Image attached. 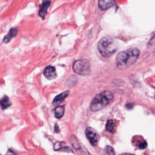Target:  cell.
<instances>
[{"mask_svg": "<svg viewBox=\"0 0 155 155\" xmlns=\"http://www.w3.org/2000/svg\"><path fill=\"white\" fill-rule=\"evenodd\" d=\"M54 148L56 151L62 150V151H69L71 150V149L68 147H67L66 145L63 142H57V143H56L55 145H54Z\"/></svg>", "mask_w": 155, "mask_h": 155, "instance_id": "obj_11", "label": "cell"}, {"mask_svg": "<svg viewBox=\"0 0 155 155\" xmlns=\"http://www.w3.org/2000/svg\"><path fill=\"white\" fill-rule=\"evenodd\" d=\"M147 46L149 47H152L155 46V35H153L147 43Z\"/></svg>", "mask_w": 155, "mask_h": 155, "instance_id": "obj_15", "label": "cell"}, {"mask_svg": "<svg viewBox=\"0 0 155 155\" xmlns=\"http://www.w3.org/2000/svg\"><path fill=\"white\" fill-rule=\"evenodd\" d=\"M11 105V102L9 100V98L7 96H3L1 100V106L2 109H5L9 107Z\"/></svg>", "mask_w": 155, "mask_h": 155, "instance_id": "obj_12", "label": "cell"}, {"mask_svg": "<svg viewBox=\"0 0 155 155\" xmlns=\"http://www.w3.org/2000/svg\"><path fill=\"white\" fill-rule=\"evenodd\" d=\"M105 153L108 154H114L113 148L110 146H107L105 148Z\"/></svg>", "mask_w": 155, "mask_h": 155, "instance_id": "obj_16", "label": "cell"}, {"mask_svg": "<svg viewBox=\"0 0 155 155\" xmlns=\"http://www.w3.org/2000/svg\"><path fill=\"white\" fill-rule=\"evenodd\" d=\"M113 99V93L110 91L105 90L94 97L90 104V110L92 111H99L110 103Z\"/></svg>", "mask_w": 155, "mask_h": 155, "instance_id": "obj_2", "label": "cell"}, {"mask_svg": "<svg viewBox=\"0 0 155 155\" xmlns=\"http://www.w3.org/2000/svg\"><path fill=\"white\" fill-rule=\"evenodd\" d=\"M154 98H155V95H154Z\"/></svg>", "mask_w": 155, "mask_h": 155, "instance_id": "obj_18", "label": "cell"}, {"mask_svg": "<svg viewBox=\"0 0 155 155\" xmlns=\"http://www.w3.org/2000/svg\"><path fill=\"white\" fill-rule=\"evenodd\" d=\"M68 94H69V91H65L61 93L60 94L56 96L53 101V104L54 105H58L60 104L61 103H62V102H63V101H64V99L68 96Z\"/></svg>", "mask_w": 155, "mask_h": 155, "instance_id": "obj_9", "label": "cell"}, {"mask_svg": "<svg viewBox=\"0 0 155 155\" xmlns=\"http://www.w3.org/2000/svg\"><path fill=\"white\" fill-rule=\"evenodd\" d=\"M115 0H99L98 7L102 10H105L110 8L114 3Z\"/></svg>", "mask_w": 155, "mask_h": 155, "instance_id": "obj_8", "label": "cell"}, {"mask_svg": "<svg viewBox=\"0 0 155 155\" xmlns=\"http://www.w3.org/2000/svg\"><path fill=\"white\" fill-rule=\"evenodd\" d=\"M140 50L137 48H131L120 51L117 55L116 63L120 70H124L132 65L138 59Z\"/></svg>", "mask_w": 155, "mask_h": 155, "instance_id": "obj_1", "label": "cell"}, {"mask_svg": "<svg viewBox=\"0 0 155 155\" xmlns=\"http://www.w3.org/2000/svg\"><path fill=\"white\" fill-rule=\"evenodd\" d=\"M73 70L78 74L87 76L91 71V65L90 62L85 59H78L74 62Z\"/></svg>", "mask_w": 155, "mask_h": 155, "instance_id": "obj_4", "label": "cell"}, {"mask_svg": "<svg viewBox=\"0 0 155 155\" xmlns=\"http://www.w3.org/2000/svg\"><path fill=\"white\" fill-rule=\"evenodd\" d=\"M17 33H18V29L16 28H12L9 30L7 35L4 37L3 42L5 43H8L12 40V39L13 37H15Z\"/></svg>", "mask_w": 155, "mask_h": 155, "instance_id": "obj_10", "label": "cell"}, {"mask_svg": "<svg viewBox=\"0 0 155 155\" xmlns=\"http://www.w3.org/2000/svg\"><path fill=\"white\" fill-rule=\"evenodd\" d=\"M85 135L92 145L96 146L97 144L100 137L99 134L93 128L90 127L87 128L85 130Z\"/></svg>", "mask_w": 155, "mask_h": 155, "instance_id": "obj_5", "label": "cell"}, {"mask_svg": "<svg viewBox=\"0 0 155 155\" xmlns=\"http://www.w3.org/2000/svg\"><path fill=\"white\" fill-rule=\"evenodd\" d=\"M44 76L48 79H55L57 76L56 69L53 66H47L44 70Z\"/></svg>", "mask_w": 155, "mask_h": 155, "instance_id": "obj_7", "label": "cell"}, {"mask_svg": "<svg viewBox=\"0 0 155 155\" xmlns=\"http://www.w3.org/2000/svg\"><path fill=\"white\" fill-rule=\"evenodd\" d=\"M106 130L110 133H114V123L113 120H108L106 123L105 126Z\"/></svg>", "mask_w": 155, "mask_h": 155, "instance_id": "obj_14", "label": "cell"}, {"mask_svg": "<svg viewBox=\"0 0 155 155\" xmlns=\"http://www.w3.org/2000/svg\"><path fill=\"white\" fill-rule=\"evenodd\" d=\"M51 4V1L50 0H43L41 4L39 6V10L38 12V15L41 18L44 19L48 7Z\"/></svg>", "mask_w": 155, "mask_h": 155, "instance_id": "obj_6", "label": "cell"}, {"mask_svg": "<svg viewBox=\"0 0 155 155\" xmlns=\"http://www.w3.org/2000/svg\"><path fill=\"white\" fill-rule=\"evenodd\" d=\"M97 48L102 56L108 58L117 50V45L116 41L113 38L109 36H105L102 38L99 41Z\"/></svg>", "mask_w": 155, "mask_h": 155, "instance_id": "obj_3", "label": "cell"}, {"mask_svg": "<svg viewBox=\"0 0 155 155\" xmlns=\"http://www.w3.org/2000/svg\"><path fill=\"white\" fill-rule=\"evenodd\" d=\"M147 147V143L145 141H143L142 142H141L139 145V147L140 149H145Z\"/></svg>", "mask_w": 155, "mask_h": 155, "instance_id": "obj_17", "label": "cell"}, {"mask_svg": "<svg viewBox=\"0 0 155 155\" xmlns=\"http://www.w3.org/2000/svg\"><path fill=\"white\" fill-rule=\"evenodd\" d=\"M64 114V108L62 106H58L54 110V114L56 118H61Z\"/></svg>", "mask_w": 155, "mask_h": 155, "instance_id": "obj_13", "label": "cell"}]
</instances>
